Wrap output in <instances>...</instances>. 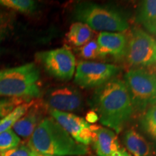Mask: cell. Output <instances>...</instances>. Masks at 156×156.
Segmentation results:
<instances>
[{"label":"cell","mask_w":156,"mask_h":156,"mask_svg":"<svg viewBox=\"0 0 156 156\" xmlns=\"http://www.w3.org/2000/svg\"><path fill=\"white\" fill-rule=\"evenodd\" d=\"M78 22L91 30L102 32H124L129 28L125 17L116 9L95 3L83 2L75 7L74 12Z\"/></svg>","instance_id":"4"},{"label":"cell","mask_w":156,"mask_h":156,"mask_svg":"<svg viewBox=\"0 0 156 156\" xmlns=\"http://www.w3.org/2000/svg\"><path fill=\"white\" fill-rule=\"evenodd\" d=\"M7 24L3 25V26L0 27V43L2 42V41L3 40L7 34Z\"/></svg>","instance_id":"25"},{"label":"cell","mask_w":156,"mask_h":156,"mask_svg":"<svg viewBox=\"0 0 156 156\" xmlns=\"http://www.w3.org/2000/svg\"><path fill=\"white\" fill-rule=\"evenodd\" d=\"M21 99L11 98H0V118H3L9 114L17 106L22 103Z\"/></svg>","instance_id":"22"},{"label":"cell","mask_w":156,"mask_h":156,"mask_svg":"<svg viewBox=\"0 0 156 156\" xmlns=\"http://www.w3.org/2000/svg\"><path fill=\"white\" fill-rule=\"evenodd\" d=\"M99 119L97 113L94 111H90L87 113L85 117V121L89 124H94Z\"/></svg>","instance_id":"24"},{"label":"cell","mask_w":156,"mask_h":156,"mask_svg":"<svg viewBox=\"0 0 156 156\" xmlns=\"http://www.w3.org/2000/svg\"><path fill=\"white\" fill-rule=\"evenodd\" d=\"M52 118L69 134L76 142L84 145L93 142V132L91 125L85 119L72 113L59 112L49 108Z\"/></svg>","instance_id":"9"},{"label":"cell","mask_w":156,"mask_h":156,"mask_svg":"<svg viewBox=\"0 0 156 156\" xmlns=\"http://www.w3.org/2000/svg\"><path fill=\"white\" fill-rule=\"evenodd\" d=\"M37 153L28 145H20L17 147L0 154V156H36Z\"/></svg>","instance_id":"23"},{"label":"cell","mask_w":156,"mask_h":156,"mask_svg":"<svg viewBox=\"0 0 156 156\" xmlns=\"http://www.w3.org/2000/svg\"><path fill=\"white\" fill-rule=\"evenodd\" d=\"M6 22H7V20L5 19V17L3 16V15L2 14V12H0V27L7 24Z\"/></svg>","instance_id":"26"},{"label":"cell","mask_w":156,"mask_h":156,"mask_svg":"<svg viewBox=\"0 0 156 156\" xmlns=\"http://www.w3.org/2000/svg\"><path fill=\"white\" fill-rule=\"evenodd\" d=\"M0 5L23 13H32L36 9L33 0H0Z\"/></svg>","instance_id":"18"},{"label":"cell","mask_w":156,"mask_h":156,"mask_svg":"<svg viewBox=\"0 0 156 156\" xmlns=\"http://www.w3.org/2000/svg\"><path fill=\"white\" fill-rule=\"evenodd\" d=\"M34 104L33 101H27L19 104L7 116L0 119V133L12 127L14 124L26 114L30 107Z\"/></svg>","instance_id":"17"},{"label":"cell","mask_w":156,"mask_h":156,"mask_svg":"<svg viewBox=\"0 0 156 156\" xmlns=\"http://www.w3.org/2000/svg\"><path fill=\"white\" fill-rule=\"evenodd\" d=\"M124 83L133 108L143 111L156 104V76L142 69H131L124 75Z\"/></svg>","instance_id":"5"},{"label":"cell","mask_w":156,"mask_h":156,"mask_svg":"<svg viewBox=\"0 0 156 156\" xmlns=\"http://www.w3.org/2000/svg\"><path fill=\"white\" fill-rule=\"evenodd\" d=\"M124 143L133 156H151V146L147 140L134 129H129L124 134Z\"/></svg>","instance_id":"14"},{"label":"cell","mask_w":156,"mask_h":156,"mask_svg":"<svg viewBox=\"0 0 156 156\" xmlns=\"http://www.w3.org/2000/svg\"><path fill=\"white\" fill-rule=\"evenodd\" d=\"M93 142L98 156H111L121 149L116 134L109 129L91 125Z\"/></svg>","instance_id":"12"},{"label":"cell","mask_w":156,"mask_h":156,"mask_svg":"<svg viewBox=\"0 0 156 156\" xmlns=\"http://www.w3.org/2000/svg\"><path fill=\"white\" fill-rule=\"evenodd\" d=\"M45 102L51 109L69 113L81 108L83 98L81 93L73 87H58L48 91Z\"/></svg>","instance_id":"10"},{"label":"cell","mask_w":156,"mask_h":156,"mask_svg":"<svg viewBox=\"0 0 156 156\" xmlns=\"http://www.w3.org/2000/svg\"><path fill=\"white\" fill-rule=\"evenodd\" d=\"M21 139L12 129L0 133V154L20 145Z\"/></svg>","instance_id":"19"},{"label":"cell","mask_w":156,"mask_h":156,"mask_svg":"<svg viewBox=\"0 0 156 156\" xmlns=\"http://www.w3.org/2000/svg\"><path fill=\"white\" fill-rule=\"evenodd\" d=\"M40 71L33 62L0 70V96L30 100L40 96Z\"/></svg>","instance_id":"3"},{"label":"cell","mask_w":156,"mask_h":156,"mask_svg":"<svg viewBox=\"0 0 156 156\" xmlns=\"http://www.w3.org/2000/svg\"><path fill=\"white\" fill-rule=\"evenodd\" d=\"M36 57L51 75L60 80H70L75 74V57L67 48L62 47L41 51L36 54Z\"/></svg>","instance_id":"6"},{"label":"cell","mask_w":156,"mask_h":156,"mask_svg":"<svg viewBox=\"0 0 156 156\" xmlns=\"http://www.w3.org/2000/svg\"><path fill=\"white\" fill-rule=\"evenodd\" d=\"M42 120V113L38 107L35 106L34 103L26 114L15 123L11 129L20 138L30 139Z\"/></svg>","instance_id":"13"},{"label":"cell","mask_w":156,"mask_h":156,"mask_svg":"<svg viewBox=\"0 0 156 156\" xmlns=\"http://www.w3.org/2000/svg\"><path fill=\"white\" fill-rule=\"evenodd\" d=\"M137 20L150 33L156 35V0L142 2L138 12Z\"/></svg>","instance_id":"15"},{"label":"cell","mask_w":156,"mask_h":156,"mask_svg":"<svg viewBox=\"0 0 156 156\" xmlns=\"http://www.w3.org/2000/svg\"><path fill=\"white\" fill-rule=\"evenodd\" d=\"M92 35V30L87 25L84 23L76 22L70 26L67 34V39L72 45L83 46L90 41Z\"/></svg>","instance_id":"16"},{"label":"cell","mask_w":156,"mask_h":156,"mask_svg":"<svg viewBox=\"0 0 156 156\" xmlns=\"http://www.w3.org/2000/svg\"><path fill=\"white\" fill-rule=\"evenodd\" d=\"M119 68L114 64L94 62H80L77 64L75 83L84 88L100 87L113 79Z\"/></svg>","instance_id":"7"},{"label":"cell","mask_w":156,"mask_h":156,"mask_svg":"<svg viewBox=\"0 0 156 156\" xmlns=\"http://www.w3.org/2000/svg\"><path fill=\"white\" fill-rule=\"evenodd\" d=\"M123 156H132V155H130V154H129V153L127 151H126V153H125V154H124V155H123Z\"/></svg>","instance_id":"28"},{"label":"cell","mask_w":156,"mask_h":156,"mask_svg":"<svg viewBox=\"0 0 156 156\" xmlns=\"http://www.w3.org/2000/svg\"><path fill=\"white\" fill-rule=\"evenodd\" d=\"M144 129L156 140V104L151 106L142 119Z\"/></svg>","instance_id":"20"},{"label":"cell","mask_w":156,"mask_h":156,"mask_svg":"<svg viewBox=\"0 0 156 156\" xmlns=\"http://www.w3.org/2000/svg\"><path fill=\"white\" fill-rule=\"evenodd\" d=\"M28 146L36 153L56 156H80L87 148L75 140L52 117L39 123L28 140Z\"/></svg>","instance_id":"2"},{"label":"cell","mask_w":156,"mask_h":156,"mask_svg":"<svg viewBox=\"0 0 156 156\" xmlns=\"http://www.w3.org/2000/svg\"><path fill=\"white\" fill-rule=\"evenodd\" d=\"M36 156H56V155H42V154H38V153H37Z\"/></svg>","instance_id":"27"},{"label":"cell","mask_w":156,"mask_h":156,"mask_svg":"<svg viewBox=\"0 0 156 156\" xmlns=\"http://www.w3.org/2000/svg\"><path fill=\"white\" fill-rule=\"evenodd\" d=\"M80 51L81 56L85 59H93L101 57L98 45L96 41H90L82 46Z\"/></svg>","instance_id":"21"},{"label":"cell","mask_w":156,"mask_h":156,"mask_svg":"<svg viewBox=\"0 0 156 156\" xmlns=\"http://www.w3.org/2000/svg\"><path fill=\"white\" fill-rule=\"evenodd\" d=\"M92 105L103 125L119 133L133 113V105L124 81L113 79L98 87Z\"/></svg>","instance_id":"1"},{"label":"cell","mask_w":156,"mask_h":156,"mask_svg":"<svg viewBox=\"0 0 156 156\" xmlns=\"http://www.w3.org/2000/svg\"><path fill=\"white\" fill-rule=\"evenodd\" d=\"M125 55L134 66H149L156 63V41L145 31L136 29L132 32Z\"/></svg>","instance_id":"8"},{"label":"cell","mask_w":156,"mask_h":156,"mask_svg":"<svg viewBox=\"0 0 156 156\" xmlns=\"http://www.w3.org/2000/svg\"><path fill=\"white\" fill-rule=\"evenodd\" d=\"M96 41L101 56L110 55L119 58L125 55L127 41L122 33L101 32Z\"/></svg>","instance_id":"11"}]
</instances>
